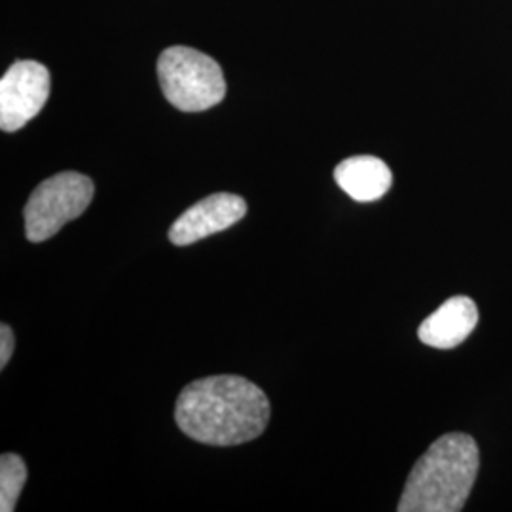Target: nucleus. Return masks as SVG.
Returning a JSON list of instances; mask_svg holds the SVG:
<instances>
[{"label": "nucleus", "instance_id": "f257e3e1", "mask_svg": "<svg viewBox=\"0 0 512 512\" xmlns=\"http://www.w3.org/2000/svg\"><path fill=\"white\" fill-rule=\"evenodd\" d=\"M186 437L209 446H238L255 440L270 421V401L241 376H211L186 385L175 406Z\"/></svg>", "mask_w": 512, "mask_h": 512}, {"label": "nucleus", "instance_id": "f03ea898", "mask_svg": "<svg viewBox=\"0 0 512 512\" xmlns=\"http://www.w3.org/2000/svg\"><path fill=\"white\" fill-rule=\"evenodd\" d=\"M480 454L475 439L448 433L435 440L406 480L399 512H458L475 486Z\"/></svg>", "mask_w": 512, "mask_h": 512}, {"label": "nucleus", "instance_id": "7ed1b4c3", "mask_svg": "<svg viewBox=\"0 0 512 512\" xmlns=\"http://www.w3.org/2000/svg\"><path fill=\"white\" fill-rule=\"evenodd\" d=\"M158 80L165 99L183 112L213 109L226 95L219 63L188 46H171L162 52Z\"/></svg>", "mask_w": 512, "mask_h": 512}, {"label": "nucleus", "instance_id": "20e7f679", "mask_svg": "<svg viewBox=\"0 0 512 512\" xmlns=\"http://www.w3.org/2000/svg\"><path fill=\"white\" fill-rule=\"evenodd\" d=\"M95 186L90 177L63 171L38 184L25 205V236L33 243L54 238L71 220L78 219L93 200Z\"/></svg>", "mask_w": 512, "mask_h": 512}, {"label": "nucleus", "instance_id": "39448f33", "mask_svg": "<svg viewBox=\"0 0 512 512\" xmlns=\"http://www.w3.org/2000/svg\"><path fill=\"white\" fill-rule=\"evenodd\" d=\"M52 88L50 71L38 61H16L0 80V128L18 131L44 109Z\"/></svg>", "mask_w": 512, "mask_h": 512}, {"label": "nucleus", "instance_id": "423d86ee", "mask_svg": "<svg viewBox=\"0 0 512 512\" xmlns=\"http://www.w3.org/2000/svg\"><path fill=\"white\" fill-rule=\"evenodd\" d=\"M247 213V203L236 194H213L186 209L169 228V241L177 247H186L228 230Z\"/></svg>", "mask_w": 512, "mask_h": 512}, {"label": "nucleus", "instance_id": "0eeeda50", "mask_svg": "<svg viewBox=\"0 0 512 512\" xmlns=\"http://www.w3.org/2000/svg\"><path fill=\"white\" fill-rule=\"evenodd\" d=\"M476 323L478 308L475 302L467 296H454L421 323L418 338L431 348H458L475 330Z\"/></svg>", "mask_w": 512, "mask_h": 512}, {"label": "nucleus", "instance_id": "6e6552de", "mask_svg": "<svg viewBox=\"0 0 512 512\" xmlns=\"http://www.w3.org/2000/svg\"><path fill=\"white\" fill-rule=\"evenodd\" d=\"M334 181L355 202H376L389 192L393 175L376 156H353L336 165Z\"/></svg>", "mask_w": 512, "mask_h": 512}, {"label": "nucleus", "instance_id": "1a4fd4ad", "mask_svg": "<svg viewBox=\"0 0 512 512\" xmlns=\"http://www.w3.org/2000/svg\"><path fill=\"white\" fill-rule=\"evenodd\" d=\"M27 482V467L16 454L0 458V511L12 512L18 505L19 495Z\"/></svg>", "mask_w": 512, "mask_h": 512}, {"label": "nucleus", "instance_id": "9d476101", "mask_svg": "<svg viewBox=\"0 0 512 512\" xmlns=\"http://www.w3.org/2000/svg\"><path fill=\"white\" fill-rule=\"evenodd\" d=\"M14 346H16L14 330L10 329L8 325H2V327H0V366H2V368L8 365V361L12 359Z\"/></svg>", "mask_w": 512, "mask_h": 512}]
</instances>
